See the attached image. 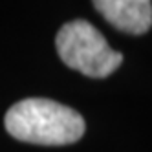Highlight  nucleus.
<instances>
[{
    "label": "nucleus",
    "instance_id": "1",
    "mask_svg": "<svg viewBox=\"0 0 152 152\" xmlns=\"http://www.w3.org/2000/svg\"><path fill=\"white\" fill-rule=\"evenodd\" d=\"M6 130L18 141L35 145H70L86 130L83 115L51 99L29 97L15 103L6 114Z\"/></svg>",
    "mask_w": 152,
    "mask_h": 152
},
{
    "label": "nucleus",
    "instance_id": "2",
    "mask_svg": "<svg viewBox=\"0 0 152 152\" xmlns=\"http://www.w3.org/2000/svg\"><path fill=\"white\" fill-rule=\"evenodd\" d=\"M55 46L62 62L86 77H108L123 62L121 53L112 50L99 31L81 18L66 22L59 29Z\"/></svg>",
    "mask_w": 152,
    "mask_h": 152
},
{
    "label": "nucleus",
    "instance_id": "3",
    "mask_svg": "<svg viewBox=\"0 0 152 152\" xmlns=\"http://www.w3.org/2000/svg\"><path fill=\"white\" fill-rule=\"evenodd\" d=\"M106 22L130 35L147 33L152 26V0H92Z\"/></svg>",
    "mask_w": 152,
    "mask_h": 152
}]
</instances>
